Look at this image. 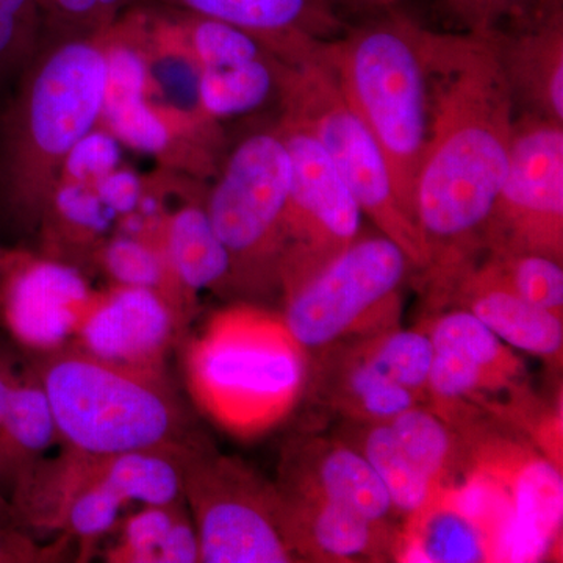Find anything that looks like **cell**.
<instances>
[{"label": "cell", "mask_w": 563, "mask_h": 563, "mask_svg": "<svg viewBox=\"0 0 563 563\" xmlns=\"http://www.w3.org/2000/svg\"><path fill=\"white\" fill-rule=\"evenodd\" d=\"M432 84L428 143L413 187L424 252L415 274L426 310L485 254V231L509 163L517 109L492 36L426 29Z\"/></svg>", "instance_id": "obj_1"}, {"label": "cell", "mask_w": 563, "mask_h": 563, "mask_svg": "<svg viewBox=\"0 0 563 563\" xmlns=\"http://www.w3.org/2000/svg\"><path fill=\"white\" fill-rule=\"evenodd\" d=\"M180 346L192 404L235 439L274 431L306 398L309 352L280 312L257 302L217 310Z\"/></svg>", "instance_id": "obj_2"}, {"label": "cell", "mask_w": 563, "mask_h": 563, "mask_svg": "<svg viewBox=\"0 0 563 563\" xmlns=\"http://www.w3.org/2000/svg\"><path fill=\"white\" fill-rule=\"evenodd\" d=\"M25 358L49 399L58 446L110 455L177 446L199 431L166 369L118 365L74 343Z\"/></svg>", "instance_id": "obj_3"}, {"label": "cell", "mask_w": 563, "mask_h": 563, "mask_svg": "<svg viewBox=\"0 0 563 563\" xmlns=\"http://www.w3.org/2000/svg\"><path fill=\"white\" fill-rule=\"evenodd\" d=\"M424 38L426 27L390 9L321 44V57L383 150L396 195L412 220L415 179L432 118Z\"/></svg>", "instance_id": "obj_4"}, {"label": "cell", "mask_w": 563, "mask_h": 563, "mask_svg": "<svg viewBox=\"0 0 563 563\" xmlns=\"http://www.w3.org/2000/svg\"><path fill=\"white\" fill-rule=\"evenodd\" d=\"M106 46L84 36L65 40L41 57L7 125L0 177L11 210L41 221L51 198V168L102 120Z\"/></svg>", "instance_id": "obj_5"}, {"label": "cell", "mask_w": 563, "mask_h": 563, "mask_svg": "<svg viewBox=\"0 0 563 563\" xmlns=\"http://www.w3.org/2000/svg\"><path fill=\"white\" fill-rule=\"evenodd\" d=\"M466 455L465 481L479 493L498 537L499 562H539L562 543V470L523 435L466 401L433 404Z\"/></svg>", "instance_id": "obj_6"}, {"label": "cell", "mask_w": 563, "mask_h": 563, "mask_svg": "<svg viewBox=\"0 0 563 563\" xmlns=\"http://www.w3.org/2000/svg\"><path fill=\"white\" fill-rule=\"evenodd\" d=\"M277 77L284 114L312 132L354 195L363 217L373 222L377 232L398 243L417 266V273L421 272L424 252L417 225L396 195L383 150L344 98L321 57V46L298 62L277 60Z\"/></svg>", "instance_id": "obj_7"}, {"label": "cell", "mask_w": 563, "mask_h": 563, "mask_svg": "<svg viewBox=\"0 0 563 563\" xmlns=\"http://www.w3.org/2000/svg\"><path fill=\"white\" fill-rule=\"evenodd\" d=\"M417 266L384 233L358 239L321 272L282 295V317L307 352L401 325Z\"/></svg>", "instance_id": "obj_8"}, {"label": "cell", "mask_w": 563, "mask_h": 563, "mask_svg": "<svg viewBox=\"0 0 563 563\" xmlns=\"http://www.w3.org/2000/svg\"><path fill=\"white\" fill-rule=\"evenodd\" d=\"M290 158L279 131L258 132L233 150L206 209L231 257L229 295L243 301L279 292Z\"/></svg>", "instance_id": "obj_9"}, {"label": "cell", "mask_w": 563, "mask_h": 563, "mask_svg": "<svg viewBox=\"0 0 563 563\" xmlns=\"http://www.w3.org/2000/svg\"><path fill=\"white\" fill-rule=\"evenodd\" d=\"M184 499L203 563H290L274 481L198 431L184 450Z\"/></svg>", "instance_id": "obj_10"}, {"label": "cell", "mask_w": 563, "mask_h": 563, "mask_svg": "<svg viewBox=\"0 0 563 563\" xmlns=\"http://www.w3.org/2000/svg\"><path fill=\"white\" fill-rule=\"evenodd\" d=\"M277 131L290 158V191L279 266L282 296L321 272L358 239L363 213L306 125L282 114Z\"/></svg>", "instance_id": "obj_11"}, {"label": "cell", "mask_w": 563, "mask_h": 563, "mask_svg": "<svg viewBox=\"0 0 563 563\" xmlns=\"http://www.w3.org/2000/svg\"><path fill=\"white\" fill-rule=\"evenodd\" d=\"M485 254L533 252L563 262V124L517 114L509 163L485 231Z\"/></svg>", "instance_id": "obj_12"}, {"label": "cell", "mask_w": 563, "mask_h": 563, "mask_svg": "<svg viewBox=\"0 0 563 563\" xmlns=\"http://www.w3.org/2000/svg\"><path fill=\"white\" fill-rule=\"evenodd\" d=\"M95 295L70 263L10 255L0 272V329L22 354L60 350L76 339Z\"/></svg>", "instance_id": "obj_13"}, {"label": "cell", "mask_w": 563, "mask_h": 563, "mask_svg": "<svg viewBox=\"0 0 563 563\" xmlns=\"http://www.w3.org/2000/svg\"><path fill=\"white\" fill-rule=\"evenodd\" d=\"M188 333L161 292L110 285L96 291L73 343L102 361L163 372Z\"/></svg>", "instance_id": "obj_14"}, {"label": "cell", "mask_w": 563, "mask_h": 563, "mask_svg": "<svg viewBox=\"0 0 563 563\" xmlns=\"http://www.w3.org/2000/svg\"><path fill=\"white\" fill-rule=\"evenodd\" d=\"M277 488L346 507L376 523L401 525L383 481L336 435L299 432L280 451Z\"/></svg>", "instance_id": "obj_15"}, {"label": "cell", "mask_w": 563, "mask_h": 563, "mask_svg": "<svg viewBox=\"0 0 563 563\" xmlns=\"http://www.w3.org/2000/svg\"><path fill=\"white\" fill-rule=\"evenodd\" d=\"M276 490L282 536L298 562H395L399 525L376 523L325 499Z\"/></svg>", "instance_id": "obj_16"}, {"label": "cell", "mask_w": 563, "mask_h": 563, "mask_svg": "<svg viewBox=\"0 0 563 563\" xmlns=\"http://www.w3.org/2000/svg\"><path fill=\"white\" fill-rule=\"evenodd\" d=\"M190 16L211 18L255 36L280 62L314 54L346 27L333 0H162Z\"/></svg>", "instance_id": "obj_17"}, {"label": "cell", "mask_w": 563, "mask_h": 563, "mask_svg": "<svg viewBox=\"0 0 563 563\" xmlns=\"http://www.w3.org/2000/svg\"><path fill=\"white\" fill-rule=\"evenodd\" d=\"M450 307L474 314L504 343L561 373L563 318L521 298L485 255L455 282L444 309Z\"/></svg>", "instance_id": "obj_18"}, {"label": "cell", "mask_w": 563, "mask_h": 563, "mask_svg": "<svg viewBox=\"0 0 563 563\" xmlns=\"http://www.w3.org/2000/svg\"><path fill=\"white\" fill-rule=\"evenodd\" d=\"M395 562H498L495 533L465 485L437 487L420 509L404 518Z\"/></svg>", "instance_id": "obj_19"}, {"label": "cell", "mask_w": 563, "mask_h": 563, "mask_svg": "<svg viewBox=\"0 0 563 563\" xmlns=\"http://www.w3.org/2000/svg\"><path fill=\"white\" fill-rule=\"evenodd\" d=\"M309 357L306 398L309 396L344 422H390L410 407L422 404L412 393L363 362L347 342L310 352Z\"/></svg>", "instance_id": "obj_20"}, {"label": "cell", "mask_w": 563, "mask_h": 563, "mask_svg": "<svg viewBox=\"0 0 563 563\" xmlns=\"http://www.w3.org/2000/svg\"><path fill=\"white\" fill-rule=\"evenodd\" d=\"M492 40L515 109L563 124V7Z\"/></svg>", "instance_id": "obj_21"}, {"label": "cell", "mask_w": 563, "mask_h": 563, "mask_svg": "<svg viewBox=\"0 0 563 563\" xmlns=\"http://www.w3.org/2000/svg\"><path fill=\"white\" fill-rule=\"evenodd\" d=\"M161 246L180 290L229 292L231 257L214 231L206 203H187L163 221Z\"/></svg>", "instance_id": "obj_22"}, {"label": "cell", "mask_w": 563, "mask_h": 563, "mask_svg": "<svg viewBox=\"0 0 563 563\" xmlns=\"http://www.w3.org/2000/svg\"><path fill=\"white\" fill-rule=\"evenodd\" d=\"M57 444V426L49 399L25 358L20 384L0 420V488L7 498L14 485Z\"/></svg>", "instance_id": "obj_23"}, {"label": "cell", "mask_w": 563, "mask_h": 563, "mask_svg": "<svg viewBox=\"0 0 563 563\" xmlns=\"http://www.w3.org/2000/svg\"><path fill=\"white\" fill-rule=\"evenodd\" d=\"M113 544L107 548L110 563H199L198 532L184 501L141 506L121 518Z\"/></svg>", "instance_id": "obj_24"}, {"label": "cell", "mask_w": 563, "mask_h": 563, "mask_svg": "<svg viewBox=\"0 0 563 563\" xmlns=\"http://www.w3.org/2000/svg\"><path fill=\"white\" fill-rule=\"evenodd\" d=\"M420 325L433 350L454 352L510 387L531 383L523 358L466 310L450 307L428 314Z\"/></svg>", "instance_id": "obj_25"}, {"label": "cell", "mask_w": 563, "mask_h": 563, "mask_svg": "<svg viewBox=\"0 0 563 563\" xmlns=\"http://www.w3.org/2000/svg\"><path fill=\"white\" fill-rule=\"evenodd\" d=\"M333 435L354 448L372 465L383 481L393 509L402 520L420 509L435 490V485L404 453L388 422L354 424L343 421Z\"/></svg>", "instance_id": "obj_26"}, {"label": "cell", "mask_w": 563, "mask_h": 563, "mask_svg": "<svg viewBox=\"0 0 563 563\" xmlns=\"http://www.w3.org/2000/svg\"><path fill=\"white\" fill-rule=\"evenodd\" d=\"M185 444L99 455L102 477L125 504L184 501Z\"/></svg>", "instance_id": "obj_27"}, {"label": "cell", "mask_w": 563, "mask_h": 563, "mask_svg": "<svg viewBox=\"0 0 563 563\" xmlns=\"http://www.w3.org/2000/svg\"><path fill=\"white\" fill-rule=\"evenodd\" d=\"M388 424L407 457L435 487L463 483L466 455L461 439L428 404L410 407Z\"/></svg>", "instance_id": "obj_28"}, {"label": "cell", "mask_w": 563, "mask_h": 563, "mask_svg": "<svg viewBox=\"0 0 563 563\" xmlns=\"http://www.w3.org/2000/svg\"><path fill=\"white\" fill-rule=\"evenodd\" d=\"M277 90V58L269 52L242 65L199 69L196 81L198 103L209 121L250 113Z\"/></svg>", "instance_id": "obj_29"}, {"label": "cell", "mask_w": 563, "mask_h": 563, "mask_svg": "<svg viewBox=\"0 0 563 563\" xmlns=\"http://www.w3.org/2000/svg\"><path fill=\"white\" fill-rule=\"evenodd\" d=\"M347 343L377 373L428 404L433 344L420 324L415 329L398 325Z\"/></svg>", "instance_id": "obj_30"}, {"label": "cell", "mask_w": 563, "mask_h": 563, "mask_svg": "<svg viewBox=\"0 0 563 563\" xmlns=\"http://www.w3.org/2000/svg\"><path fill=\"white\" fill-rule=\"evenodd\" d=\"M124 506V499L103 479L99 455L88 454L87 474L66 506L58 529L76 544L77 562L91 561L102 540L117 529Z\"/></svg>", "instance_id": "obj_31"}, {"label": "cell", "mask_w": 563, "mask_h": 563, "mask_svg": "<svg viewBox=\"0 0 563 563\" xmlns=\"http://www.w3.org/2000/svg\"><path fill=\"white\" fill-rule=\"evenodd\" d=\"M117 221V214L103 206L92 185L70 180L54 188L41 218L55 243L80 250L99 242Z\"/></svg>", "instance_id": "obj_32"}, {"label": "cell", "mask_w": 563, "mask_h": 563, "mask_svg": "<svg viewBox=\"0 0 563 563\" xmlns=\"http://www.w3.org/2000/svg\"><path fill=\"white\" fill-rule=\"evenodd\" d=\"M476 406L523 435L548 461L563 468L562 391L550 401L529 383Z\"/></svg>", "instance_id": "obj_33"}, {"label": "cell", "mask_w": 563, "mask_h": 563, "mask_svg": "<svg viewBox=\"0 0 563 563\" xmlns=\"http://www.w3.org/2000/svg\"><path fill=\"white\" fill-rule=\"evenodd\" d=\"M102 118L120 143L146 154H162L172 141L168 124L147 102L146 88L107 84Z\"/></svg>", "instance_id": "obj_34"}, {"label": "cell", "mask_w": 563, "mask_h": 563, "mask_svg": "<svg viewBox=\"0 0 563 563\" xmlns=\"http://www.w3.org/2000/svg\"><path fill=\"white\" fill-rule=\"evenodd\" d=\"M455 32L492 36L562 9L563 0H437Z\"/></svg>", "instance_id": "obj_35"}, {"label": "cell", "mask_w": 563, "mask_h": 563, "mask_svg": "<svg viewBox=\"0 0 563 563\" xmlns=\"http://www.w3.org/2000/svg\"><path fill=\"white\" fill-rule=\"evenodd\" d=\"M484 255L521 298L563 318V262L533 252Z\"/></svg>", "instance_id": "obj_36"}, {"label": "cell", "mask_w": 563, "mask_h": 563, "mask_svg": "<svg viewBox=\"0 0 563 563\" xmlns=\"http://www.w3.org/2000/svg\"><path fill=\"white\" fill-rule=\"evenodd\" d=\"M187 40L199 69L228 68L261 58L266 51L251 33L211 18L187 14Z\"/></svg>", "instance_id": "obj_37"}, {"label": "cell", "mask_w": 563, "mask_h": 563, "mask_svg": "<svg viewBox=\"0 0 563 563\" xmlns=\"http://www.w3.org/2000/svg\"><path fill=\"white\" fill-rule=\"evenodd\" d=\"M121 143L109 131H96L77 141L63 158L66 179L92 185L114 169L120 168Z\"/></svg>", "instance_id": "obj_38"}, {"label": "cell", "mask_w": 563, "mask_h": 563, "mask_svg": "<svg viewBox=\"0 0 563 563\" xmlns=\"http://www.w3.org/2000/svg\"><path fill=\"white\" fill-rule=\"evenodd\" d=\"M43 16L41 0H0V68L31 47Z\"/></svg>", "instance_id": "obj_39"}, {"label": "cell", "mask_w": 563, "mask_h": 563, "mask_svg": "<svg viewBox=\"0 0 563 563\" xmlns=\"http://www.w3.org/2000/svg\"><path fill=\"white\" fill-rule=\"evenodd\" d=\"M43 14L74 31H103L122 10L146 0H41Z\"/></svg>", "instance_id": "obj_40"}, {"label": "cell", "mask_w": 563, "mask_h": 563, "mask_svg": "<svg viewBox=\"0 0 563 563\" xmlns=\"http://www.w3.org/2000/svg\"><path fill=\"white\" fill-rule=\"evenodd\" d=\"M74 542L58 533L51 544H40L35 536L16 526H0V563H57L73 555Z\"/></svg>", "instance_id": "obj_41"}, {"label": "cell", "mask_w": 563, "mask_h": 563, "mask_svg": "<svg viewBox=\"0 0 563 563\" xmlns=\"http://www.w3.org/2000/svg\"><path fill=\"white\" fill-rule=\"evenodd\" d=\"M103 206L117 214V218L133 213L139 209L141 196L144 195L143 184L131 169L117 168L92 184Z\"/></svg>", "instance_id": "obj_42"}, {"label": "cell", "mask_w": 563, "mask_h": 563, "mask_svg": "<svg viewBox=\"0 0 563 563\" xmlns=\"http://www.w3.org/2000/svg\"><path fill=\"white\" fill-rule=\"evenodd\" d=\"M25 368V355L9 336H0V420L5 413L11 395L20 384Z\"/></svg>", "instance_id": "obj_43"}, {"label": "cell", "mask_w": 563, "mask_h": 563, "mask_svg": "<svg viewBox=\"0 0 563 563\" xmlns=\"http://www.w3.org/2000/svg\"><path fill=\"white\" fill-rule=\"evenodd\" d=\"M346 2L355 7H363V9L387 11L390 10L398 0H346Z\"/></svg>", "instance_id": "obj_44"}, {"label": "cell", "mask_w": 563, "mask_h": 563, "mask_svg": "<svg viewBox=\"0 0 563 563\" xmlns=\"http://www.w3.org/2000/svg\"><path fill=\"white\" fill-rule=\"evenodd\" d=\"M0 526H16L14 525L13 514H11L9 498H7L2 488H0Z\"/></svg>", "instance_id": "obj_45"}, {"label": "cell", "mask_w": 563, "mask_h": 563, "mask_svg": "<svg viewBox=\"0 0 563 563\" xmlns=\"http://www.w3.org/2000/svg\"><path fill=\"white\" fill-rule=\"evenodd\" d=\"M10 255L3 254L2 251H0V272H2L3 266H5L7 261H9Z\"/></svg>", "instance_id": "obj_46"}]
</instances>
